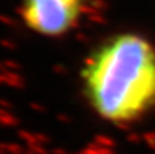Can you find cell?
Masks as SVG:
<instances>
[{"instance_id": "7a4b0ae2", "label": "cell", "mask_w": 155, "mask_h": 154, "mask_svg": "<svg viewBox=\"0 0 155 154\" xmlns=\"http://www.w3.org/2000/svg\"><path fill=\"white\" fill-rule=\"evenodd\" d=\"M87 0H21L25 27L44 38L67 35L80 22Z\"/></svg>"}, {"instance_id": "6da1fadb", "label": "cell", "mask_w": 155, "mask_h": 154, "mask_svg": "<svg viewBox=\"0 0 155 154\" xmlns=\"http://www.w3.org/2000/svg\"><path fill=\"white\" fill-rule=\"evenodd\" d=\"M79 83L87 106L104 123L140 122L155 111V44L134 30L109 35L84 57Z\"/></svg>"}]
</instances>
